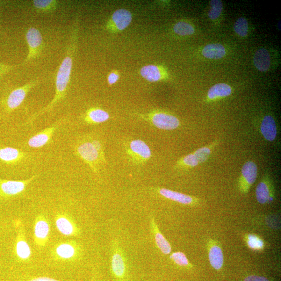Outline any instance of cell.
<instances>
[{"instance_id":"6da1fadb","label":"cell","mask_w":281,"mask_h":281,"mask_svg":"<svg viewBox=\"0 0 281 281\" xmlns=\"http://www.w3.org/2000/svg\"><path fill=\"white\" fill-rule=\"evenodd\" d=\"M77 40V29L73 28L69 45L67 48V53L64 57L57 72L56 79V93L55 96L50 103L46 107L34 114L29 119L28 124H32L38 117L43 114L49 112L54 106L64 97L70 81L72 68L73 66V54L75 52L76 43Z\"/></svg>"},{"instance_id":"7a4b0ae2","label":"cell","mask_w":281,"mask_h":281,"mask_svg":"<svg viewBox=\"0 0 281 281\" xmlns=\"http://www.w3.org/2000/svg\"><path fill=\"white\" fill-rule=\"evenodd\" d=\"M26 39L28 46V54L23 63L24 65L37 58L40 56L43 47L42 36L37 28H29L26 34Z\"/></svg>"},{"instance_id":"3957f363","label":"cell","mask_w":281,"mask_h":281,"mask_svg":"<svg viewBox=\"0 0 281 281\" xmlns=\"http://www.w3.org/2000/svg\"><path fill=\"white\" fill-rule=\"evenodd\" d=\"M257 174L258 168L255 163L248 161L244 164L239 180V188L242 194L248 193L256 182Z\"/></svg>"},{"instance_id":"277c9868","label":"cell","mask_w":281,"mask_h":281,"mask_svg":"<svg viewBox=\"0 0 281 281\" xmlns=\"http://www.w3.org/2000/svg\"><path fill=\"white\" fill-rule=\"evenodd\" d=\"M256 197L258 202L263 205L269 204L275 199V187L268 175H265L257 185Z\"/></svg>"},{"instance_id":"5b68a950","label":"cell","mask_w":281,"mask_h":281,"mask_svg":"<svg viewBox=\"0 0 281 281\" xmlns=\"http://www.w3.org/2000/svg\"><path fill=\"white\" fill-rule=\"evenodd\" d=\"M37 83L38 81L31 82L12 91L7 99V106L8 109L12 111L19 107L24 101L28 93Z\"/></svg>"},{"instance_id":"8992f818","label":"cell","mask_w":281,"mask_h":281,"mask_svg":"<svg viewBox=\"0 0 281 281\" xmlns=\"http://www.w3.org/2000/svg\"><path fill=\"white\" fill-rule=\"evenodd\" d=\"M35 176L24 181L16 180H0V193L5 196H14L23 192L26 185L31 182Z\"/></svg>"},{"instance_id":"52a82bcc","label":"cell","mask_w":281,"mask_h":281,"mask_svg":"<svg viewBox=\"0 0 281 281\" xmlns=\"http://www.w3.org/2000/svg\"><path fill=\"white\" fill-rule=\"evenodd\" d=\"M152 123L158 128L171 131L180 125L179 119L173 115L165 113H156L151 117Z\"/></svg>"},{"instance_id":"ba28073f","label":"cell","mask_w":281,"mask_h":281,"mask_svg":"<svg viewBox=\"0 0 281 281\" xmlns=\"http://www.w3.org/2000/svg\"><path fill=\"white\" fill-rule=\"evenodd\" d=\"M208 247L209 261L212 267L215 270H220L224 263V257L221 247L217 242L213 240L209 241Z\"/></svg>"},{"instance_id":"9c48e42d","label":"cell","mask_w":281,"mask_h":281,"mask_svg":"<svg viewBox=\"0 0 281 281\" xmlns=\"http://www.w3.org/2000/svg\"><path fill=\"white\" fill-rule=\"evenodd\" d=\"M50 226L48 221L42 216L36 220L34 234L36 244L39 246H44L48 240Z\"/></svg>"},{"instance_id":"30bf717a","label":"cell","mask_w":281,"mask_h":281,"mask_svg":"<svg viewBox=\"0 0 281 281\" xmlns=\"http://www.w3.org/2000/svg\"><path fill=\"white\" fill-rule=\"evenodd\" d=\"M158 192L162 196L183 205H193L198 202V199L196 198L167 189H160Z\"/></svg>"},{"instance_id":"8fae6325","label":"cell","mask_w":281,"mask_h":281,"mask_svg":"<svg viewBox=\"0 0 281 281\" xmlns=\"http://www.w3.org/2000/svg\"><path fill=\"white\" fill-rule=\"evenodd\" d=\"M57 230L65 236H75L79 233L78 229L73 220L64 215H57L55 220Z\"/></svg>"},{"instance_id":"7c38bea8","label":"cell","mask_w":281,"mask_h":281,"mask_svg":"<svg viewBox=\"0 0 281 281\" xmlns=\"http://www.w3.org/2000/svg\"><path fill=\"white\" fill-rule=\"evenodd\" d=\"M55 254L57 257L63 261H72L78 256L77 246L73 242L61 243L56 247Z\"/></svg>"},{"instance_id":"4fadbf2b","label":"cell","mask_w":281,"mask_h":281,"mask_svg":"<svg viewBox=\"0 0 281 281\" xmlns=\"http://www.w3.org/2000/svg\"><path fill=\"white\" fill-rule=\"evenodd\" d=\"M58 125H54L33 136L28 141V146L31 148H39L45 146L51 139Z\"/></svg>"},{"instance_id":"5bb4252c","label":"cell","mask_w":281,"mask_h":281,"mask_svg":"<svg viewBox=\"0 0 281 281\" xmlns=\"http://www.w3.org/2000/svg\"><path fill=\"white\" fill-rule=\"evenodd\" d=\"M132 13L125 9L115 11L112 17V23L117 31L124 30L131 23Z\"/></svg>"},{"instance_id":"9a60e30c","label":"cell","mask_w":281,"mask_h":281,"mask_svg":"<svg viewBox=\"0 0 281 281\" xmlns=\"http://www.w3.org/2000/svg\"><path fill=\"white\" fill-rule=\"evenodd\" d=\"M261 132L264 138L270 142L275 140L277 135V128L275 119L266 115L263 119L261 125Z\"/></svg>"},{"instance_id":"2e32d148","label":"cell","mask_w":281,"mask_h":281,"mask_svg":"<svg viewBox=\"0 0 281 281\" xmlns=\"http://www.w3.org/2000/svg\"><path fill=\"white\" fill-rule=\"evenodd\" d=\"M151 229L154 234L156 246L164 255H169L171 253L172 248L170 244L160 232L159 229L155 222L154 217L150 220Z\"/></svg>"},{"instance_id":"e0dca14e","label":"cell","mask_w":281,"mask_h":281,"mask_svg":"<svg viewBox=\"0 0 281 281\" xmlns=\"http://www.w3.org/2000/svg\"><path fill=\"white\" fill-rule=\"evenodd\" d=\"M255 66L259 71L265 72L270 67L271 58L268 50L261 48L257 50L254 57Z\"/></svg>"},{"instance_id":"ac0fdd59","label":"cell","mask_w":281,"mask_h":281,"mask_svg":"<svg viewBox=\"0 0 281 281\" xmlns=\"http://www.w3.org/2000/svg\"><path fill=\"white\" fill-rule=\"evenodd\" d=\"M77 152L83 160L89 163L96 161L99 156V152L92 142L82 144L78 147Z\"/></svg>"},{"instance_id":"d6986e66","label":"cell","mask_w":281,"mask_h":281,"mask_svg":"<svg viewBox=\"0 0 281 281\" xmlns=\"http://www.w3.org/2000/svg\"><path fill=\"white\" fill-rule=\"evenodd\" d=\"M202 54L206 59L218 60L226 55V50L225 47L220 43H212L204 47Z\"/></svg>"},{"instance_id":"ffe728a7","label":"cell","mask_w":281,"mask_h":281,"mask_svg":"<svg viewBox=\"0 0 281 281\" xmlns=\"http://www.w3.org/2000/svg\"><path fill=\"white\" fill-rule=\"evenodd\" d=\"M232 93L231 86L226 83H218L212 86L208 91V99L214 100L229 96Z\"/></svg>"},{"instance_id":"44dd1931","label":"cell","mask_w":281,"mask_h":281,"mask_svg":"<svg viewBox=\"0 0 281 281\" xmlns=\"http://www.w3.org/2000/svg\"><path fill=\"white\" fill-rule=\"evenodd\" d=\"M132 152L143 159L148 160L152 156L151 150L147 144L140 140H133L130 143Z\"/></svg>"},{"instance_id":"7402d4cb","label":"cell","mask_w":281,"mask_h":281,"mask_svg":"<svg viewBox=\"0 0 281 281\" xmlns=\"http://www.w3.org/2000/svg\"><path fill=\"white\" fill-rule=\"evenodd\" d=\"M141 75L150 82H156L161 80L162 73L161 69L154 65H149L142 68Z\"/></svg>"},{"instance_id":"603a6c76","label":"cell","mask_w":281,"mask_h":281,"mask_svg":"<svg viewBox=\"0 0 281 281\" xmlns=\"http://www.w3.org/2000/svg\"><path fill=\"white\" fill-rule=\"evenodd\" d=\"M58 1L56 0H34L33 1L34 8L39 13H48L56 10Z\"/></svg>"},{"instance_id":"cb8c5ba5","label":"cell","mask_w":281,"mask_h":281,"mask_svg":"<svg viewBox=\"0 0 281 281\" xmlns=\"http://www.w3.org/2000/svg\"><path fill=\"white\" fill-rule=\"evenodd\" d=\"M21 156L20 151L15 148L5 147L0 149V160L5 162L18 161Z\"/></svg>"},{"instance_id":"d4e9b609","label":"cell","mask_w":281,"mask_h":281,"mask_svg":"<svg viewBox=\"0 0 281 281\" xmlns=\"http://www.w3.org/2000/svg\"><path fill=\"white\" fill-rule=\"evenodd\" d=\"M87 118L93 123L100 124L109 120L110 115L109 113L103 110L95 109L88 112Z\"/></svg>"},{"instance_id":"484cf974","label":"cell","mask_w":281,"mask_h":281,"mask_svg":"<svg viewBox=\"0 0 281 281\" xmlns=\"http://www.w3.org/2000/svg\"><path fill=\"white\" fill-rule=\"evenodd\" d=\"M16 252L18 257L22 261H27L31 255L30 247L24 239H19L17 241Z\"/></svg>"},{"instance_id":"4316f807","label":"cell","mask_w":281,"mask_h":281,"mask_svg":"<svg viewBox=\"0 0 281 281\" xmlns=\"http://www.w3.org/2000/svg\"><path fill=\"white\" fill-rule=\"evenodd\" d=\"M248 246L252 249L262 250L264 247V243L260 237L255 234H248L245 237Z\"/></svg>"},{"instance_id":"83f0119b","label":"cell","mask_w":281,"mask_h":281,"mask_svg":"<svg viewBox=\"0 0 281 281\" xmlns=\"http://www.w3.org/2000/svg\"><path fill=\"white\" fill-rule=\"evenodd\" d=\"M174 31L177 34L180 36L191 35L195 32L194 27L185 21H179L175 24Z\"/></svg>"},{"instance_id":"f1b7e54d","label":"cell","mask_w":281,"mask_h":281,"mask_svg":"<svg viewBox=\"0 0 281 281\" xmlns=\"http://www.w3.org/2000/svg\"><path fill=\"white\" fill-rule=\"evenodd\" d=\"M211 10L208 13V17L212 20L218 19L221 15L223 9V4L220 0H212L210 2Z\"/></svg>"},{"instance_id":"f546056e","label":"cell","mask_w":281,"mask_h":281,"mask_svg":"<svg viewBox=\"0 0 281 281\" xmlns=\"http://www.w3.org/2000/svg\"><path fill=\"white\" fill-rule=\"evenodd\" d=\"M248 21L243 17L237 19L234 26L235 33L242 37H246L248 35Z\"/></svg>"},{"instance_id":"4dcf8cb0","label":"cell","mask_w":281,"mask_h":281,"mask_svg":"<svg viewBox=\"0 0 281 281\" xmlns=\"http://www.w3.org/2000/svg\"><path fill=\"white\" fill-rule=\"evenodd\" d=\"M214 146V145H213L210 146L200 148L193 153L199 163H204L208 159L209 157H210L211 154L212 149Z\"/></svg>"},{"instance_id":"1f68e13d","label":"cell","mask_w":281,"mask_h":281,"mask_svg":"<svg viewBox=\"0 0 281 281\" xmlns=\"http://www.w3.org/2000/svg\"><path fill=\"white\" fill-rule=\"evenodd\" d=\"M170 259L181 267L187 268L191 265L188 259L182 252H176L171 254Z\"/></svg>"},{"instance_id":"d6a6232c","label":"cell","mask_w":281,"mask_h":281,"mask_svg":"<svg viewBox=\"0 0 281 281\" xmlns=\"http://www.w3.org/2000/svg\"><path fill=\"white\" fill-rule=\"evenodd\" d=\"M181 164L184 165L186 167L189 168H194L199 164L197 158L193 154L186 155L180 161Z\"/></svg>"},{"instance_id":"836d02e7","label":"cell","mask_w":281,"mask_h":281,"mask_svg":"<svg viewBox=\"0 0 281 281\" xmlns=\"http://www.w3.org/2000/svg\"><path fill=\"white\" fill-rule=\"evenodd\" d=\"M25 281H62L53 277L41 276L27 278Z\"/></svg>"},{"instance_id":"e575fe53","label":"cell","mask_w":281,"mask_h":281,"mask_svg":"<svg viewBox=\"0 0 281 281\" xmlns=\"http://www.w3.org/2000/svg\"><path fill=\"white\" fill-rule=\"evenodd\" d=\"M244 281H270L267 278L264 277L252 275L247 277Z\"/></svg>"},{"instance_id":"d590c367","label":"cell","mask_w":281,"mask_h":281,"mask_svg":"<svg viewBox=\"0 0 281 281\" xmlns=\"http://www.w3.org/2000/svg\"><path fill=\"white\" fill-rule=\"evenodd\" d=\"M119 78V76L118 74L115 73H111L109 77H108V82L110 85L116 83Z\"/></svg>"},{"instance_id":"8d00e7d4","label":"cell","mask_w":281,"mask_h":281,"mask_svg":"<svg viewBox=\"0 0 281 281\" xmlns=\"http://www.w3.org/2000/svg\"><path fill=\"white\" fill-rule=\"evenodd\" d=\"M12 69V67L11 66H6V65L4 64H0V76L8 73V72Z\"/></svg>"},{"instance_id":"74e56055","label":"cell","mask_w":281,"mask_h":281,"mask_svg":"<svg viewBox=\"0 0 281 281\" xmlns=\"http://www.w3.org/2000/svg\"><path fill=\"white\" fill-rule=\"evenodd\" d=\"M92 143L94 147H95V148L97 149V150L99 152V151L100 150H101V149H102L101 144H100L99 141H97V140L93 141Z\"/></svg>"}]
</instances>
